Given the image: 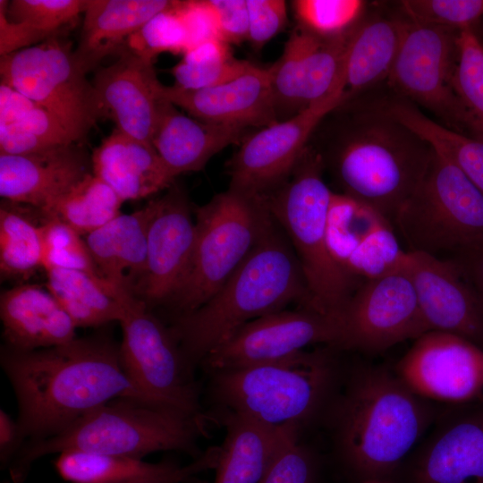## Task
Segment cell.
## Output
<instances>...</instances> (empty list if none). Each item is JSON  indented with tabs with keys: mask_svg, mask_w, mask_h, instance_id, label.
Returning <instances> with one entry per match:
<instances>
[{
	"mask_svg": "<svg viewBox=\"0 0 483 483\" xmlns=\"http://www.w3.org/2000/svg\"><path fill=\"white\" fill-rule=\"evenodd\" d=\"M309 144L340 191L392 225L423 178L433 148L386 108L382 97L360 96L335 108ZM394 226V225H393Z\"/></svg>",
	"mask_w": 483,
	"mask_h": 483,
	"instance_id": "6da1fadb",
	"label": "cell"
},
{
	"mask_svg": "<svg viewBox=\"0 0 483 483\" xmlns=\"http://www.w3.org/2000/svg\"><path fill=\"white\" fill-rule=\"evenodd\" d=\"M0 365L13 389L26 441L53 436L116 398L154 405L124 374L119 345L104 335L30 352L4 346Z\"/></svg>",
	"mask_w": 483,
	"mask_h": 483,
	"instance_id": "7a4b0ae2",
	"label": "cell"
},
{
	"mask_svg": "<svg viewBox=\"0 0 483 483\" xmlns=\"http://www.w3.org/2000/svg\"><path fill=\"white\" fill-rule=\"evenodd\" d=\"M434 412L386 369H354L326 418L343 468L361 483L393 475L407 461Z\"/></svg>",
	"mask_w": 483,
	"mask_h": 483,
	"instance_id": "3957f363",
	"label": "cell"
},
{
	"mask_svg": "<svg viewBox=\"0 0 483 483\" xmlns=\"http://www.w3.org/2000/svg\"><path fill=\"white\" fill-rule=\"evenodd\" d=\"M293 302L314 309L298 258L272 216L224 285L197 309L175 317L170 329L196 368L241 326Z\"/></svg>",
	"mask_w": 483,
	"mask_h": 483,
	"instance_id": "277c9868",
	"label": "cell"
},
{
	"mask_svg": "<svg viewBox=\"0 0 483 483\" xmlns=\"http://www.w3.org/2000/svg\"><path fill=\"white\" fill-rule=\"evenodd\" d=\"M335 347L210 373L209 396L223 411L302 431L326 417L341 386Z\"/></svg>",
	"mask_w": 483,
	"mask_h": 483,
	"instance_id": "5b68a950",
	"label": "cell"
},
{
	"mask_svg": "<svg viewBox=\"0 0 483 483\" xmlns=\"http://www.w3.org/2000/svg\"><path fill=\"white\" fill-rule=\"evenodd\" d=\"M204 424L139 399H114L75 420L60 433L26 441L8 466L11 481L22 483L40 458L65 452L142 459L161 451H179L193 459Z\"/></svg>",
	"mask_w": 483,
	"mask_h": 483,
	"instance_id": "8992f818",
	"label": "cell"
},
{
	"mask_svg": "<svg viewBox=\"0 0 483 483\" xmlns=\"http://www.w3.org/2000/svg\"><path fill=\"white\" fill-rule=\"evenodd\" d=\"M320 155L307 146L289 178L263 196L300 262L314 309L340 317L362 284L333 258L327 242V214L333 191L324 179Z\"/></svg>",
	"mask_w": 483,
	"mask_h": 483,
	"instance_id": "52a82bcc",
	"label": "cell"
},
{
	"mask_svg": "<svg viewBox=\"0 0 483 483\" xmlns=\"http://www.w3.org/2000/svg\"><path fill=\"white\" fill-rule=\"evenodd\" d=\"M272 220L263 196L228 188L196 211L187 275L169 301L176 316L206 303L250 252Z\"/></svg>",
	"mask_w": 483,
	"mask_h": 483,
	"instance_id": "ba28073f",
	"label": "cell"
},
{
	"mask_svg": "<svg viewBox=\"0 0 483 483\" xmlns=\"http://www.w3.org/2000/svg\"><path fill=\"white\" fill-rule=\"evenodd\" d=\"M393 225L408 251L450 258L483 242V191L433 149L423 178Z\"/></svg>",
	"mask_w": 483,
	"mask_h": 483,
	"instance_id": "9c48e42d",
	"label": "cell"
},
{
	"mask_svg": "<svg viewBox=\"0 0 483 483\" xmlns=\"http://www.w3.org/2000/svg\"><path fill=\"white\" fill-rule=\"evenodd\" d=\"M124 314L119 322L122 369L129 380L157 407L204 424L199 386L170 327L129 291L122 294Z\"/></svg>",
	"mask_w": 483,
	"mask_h": 483,
	"instance_id": "30bf717a",
	"label": "cell"
},
{
	"mask_svg": "<svg viewBox=\"0 0 483 483\" xmlns=\"http://www.w3.org/2000/svg\"><path fill=\"white\" fill-rule=\"evenodd\" d=\"M0 74L2 83L55 114L80 143L103 117L92 82L58 36L2 55Z\"/></svg>",
	"mask_w": 483,
	"mask_h": 483,
	"instance_id": "8fae6325",
	"label": "cell"
},
{
	"mask_svg": "<svg viewBox=\"0 0 483 483\" xmlns=\"http://www.w3.org/2000/svg\"><path fill=\"white\" fill-rule=\"evenodd\" d=\"M457 34L458 30L450 28L406 20L387 78L394 93L430 111L443 125L456 131L472 130L453 87Z\"/></svg>",
	"mask_w": 483,
	"mask_h": 483,
	"instance_id": "7c38bea8",
	"label": "cell"
},
{
	"mask_svg": "<svg viewBox=\"0 0 483 483\" xmlns=\"http://www.w3.org/2000/svg\"><path fill=\"white\" fill-rule=\"evenodd\" d=\"M340 326L339 349L364 352H379L428 332L404 267L363 282L346 304Z\"/></svg>",
	"mask_w": 483,
	"mask_h": 483,
	"instance_id": "4fadbf2b",
	"label": "cell"
},
{
	"mask_svg": "<svg viewBox=\"0 0 483 483\" xmlns=\"http://www.w3.org/2000/svg\"><path fill=\"white\" fill-rule=\"evenodd\" d=\"M345 93L335 92L292 116L247 134L226 168L229 188L266 196L291 175L318 125L346 102Z\"/></svg>",
	"mask_w": 483,
	"mask_h": 483,
	"instance_id": "5bb4252c",
	"label": "cell"
},
{
	"mask_svg": "<svg viewBox=\"0 0 483 483\" xmlns=\"http://www.w3.org/2000/svg\"><path fill=\"white\" fill-rule=\"evenodd\" d=\"M340 340L337 318L303 307L283 309L241 326L201 364L209 373L240 369L281 360L317 343L339 349Z\"/></svg>",
	"mask_w": 483,
	"mask_h": 483,
	"instance_id": "9a60e30c",
	"label": "cell"
},
{
	"mask_svg": "<svg viewBox=\"0 0 483 483\" xmlns=\"http://www.w3.org/2000/svg\"><path fill=\"white\" fill-rule=\"evenodd\" d=\"M395 374L426 400L468 403L483 396V349L453 334L428 331L415 339Z\"/></svg>",
	"mask_w": 483,
	"mask_h": 483,
	"instance_id": "2e32d148",
	"label": "cell"
},
{
	"mask_svg": "<svg viewBox=\"0 0 483 483\" xmlns=\"http://www.w3.org/2000/svg\"><path fill=\"white\" fill-rule=\"evenodd\" d=\"M349 32L322 38L296 24L281 56L268 67L278 121L343 92L338 80Z\"/></svg>",
	"mask_w": 483,
	"mask_h": 483,
	"instance_id": "e0dca14e",
	"label": "cell"
},
{
	"mask_svg": "<svg viewBox=\"0 0 483 483\" xmlns=\"http://www.w3.org/2000/svg\"><path fill=\"white\" fill-rule=\"evenodd\" d=\"M453 406L412 454L408 483H483V396Z\"/></svg>",
	"mask_w": 483,
	"mask_h": 483,
	"instance_id": "ac0fdd59",
	"label": "cell"
},
{
	"mask_svg": "<svg viewBox=\"0 0 483 483\" xmlns=\"http://www.w3.org/2000/svg\"><path fill=\"white\" fill-rule=\"evenodd\" d=\"M404 267L428 331L453 334L483 349V305L457 266L407 250Z\"/></svg>",
	"mask_w": 483,
	"mask_h": 483,
	"instance_id": "d6986e66",
	"label": "cell"
},
{
	"mask_svg": "<svg viewBox=\"0 0 483 483\" xmlns=\"http://www.w3.org/2000/svg\"><path fill=\"white\" fill-rule=\"evenodd\" d=\"M154 202L147 268L137 286L148 306L169 302L177 292L187 275L196 238V224L182 191L173 188Z\"/></svg>",
	"mask_w": 483,
	"mask_h": 483,
	"instance_id": "ffe728a7",
	"label": "cell"
},
{
	"mask_svg": "<svg viewBox=\"0 0 483 483\" xmlns=\"http://www.w3.org/2000/svg\"><path fill=\"white\" fill-rule=\"evenodd\" d=\"M92 84L102 116L122 133L151 144L162 98L153 61L124 48L115 62L97 69Z\"/></svg>",
	"mask_w": 483,
	"mask_h": 483,
	"instance_id": "44dd1931",
	"label": "cell"
},
{
	"mask_svg": "<svg viewBox=\"0 0 483 483\" xmlns=\"http://www.w3.org/2000/svg\"><path fill=\"white\" fill-rule=\"evenodd\" d=\"M160 96L189 115L212 123L264 128L279 122L268 68L252 64L227 82L200 89L160 85Z\"/></svg>",
	"mask_w": 483,
	"mask_h": 483,
	"instance_id": "7402d4cb",
	"label": "cell"
},
{
	"mask_svg": "<svg viewBox=\"0 0 483 483\" xmlns=\"http://www.w3.org/2000/svg\"><path fill=\"white\" fill-rule=\"evenodd\" d=\"M90 167L78 144L27 155L0 154V195L42 211L92 173Z\"/></svg>",
	"mask_w": 483,
	"mask_h": 483,
	"instance_id": "603a6c76",
	"label": "cell"
},
{
	"mask_svg": "<svg viewBox=\"0 0 483 483\" xmlns=\"http://www.w3.org/2000/svg\"><path fill=\"white\" fill-rule=\"evenodd\" d=\"M247 130L196 119L162 97L151 144L174 176L201 170L211 157L240 144Z\"/></svg>",
	"mask_w": 483,
	"mask_h": 483,
	"instance_id": "cb8c5ba5",
	"label": "cell"
},
{
	"mask_svg": "<svg viewBox=\"0 0 483 483\" xmlns=\"http://www.w3.org/2000/svg\"><path fill=\"white\" fill-rule=\"evenodd\" d=\"M6 347L30 352L66 344L76 338L74 322L47 289L15 286L0 296Z\"/></svg>",
	"mask_w": 483,
	"mask_h": 483,
	"instance_id": "d4e9b609",
	"label": "cell"
},
{
	"mask_svg": "<svg viewBox=\"0 0 483 483\" xmlns=\"http://www.w3.org/2000/svg\"><path fill=\"white\" fill-rule=\"evenodd\" d=\"M218 447H212L187 465L173 460L142 459L65 452L55 462L57 473L72 483H187L197 474L215 469Z\"/></svg>",
	"mask_w": 483,
	"mask_h": 483,
	"instance_id": "484cf974",
	"label": "cell"
},
{
	"mask_svg": "<svg viewBox=\"0 0 483 483\" xmlns=\"http://www.w3.org/2000/svg\"><path fill=\"white\" fill-rule=\"evenodd\" d=\"M92 173L123 200H137L171 187L175 177L150 143L115 128L93 150Z\"/></svg>",
	"mask_w": 483,
	"mask_h": 483,
	"instance_id": "4316f807",
	"label": "cell"
},
{
	"mask_svg": "<svg viewBox=\"0 0 483 483\" xmlns=\"http://www.w3.org/2000/svg\"><path fill=\"white\" fill-rule=\"evenodd\" d=\"M171 0H89L74 56L88 73L104 58L119 55L131 36L157 13L172 7Z\"/></svg>",
	"mask_w": 483,
	"mask_h": 483,
	"instance_id": "83f0119b",
	"label": "cell"
},
{
	"mask_svg": "<svg viewBox=\"0 0 483 483\" xmlns=\"http://www.w3.org/2000/svg\"><path fill=\"white\" fill-rule=\"evenodd\" d=\"M406 20L373 16L350 30L338 87L353 99L388 78L403 35Z\"/></svg>",
	"mask_w": 483,
	"mask_h": 483,
	"instance_id": "f1b7e54d",
	"label": "cell"
},
{
	"mask_svg": "<svg viewBox=\"0 0 483 483\" xmlns=\"http://www.w3.org/2000/svg\"><path fill=\"white\" fill-rule=\"evenodd\" d=\"M154 199L131 214L115 218L86 235L85 241L102 276L119 289L132 292L147 268L148 234ZM133 293V292H132Z\"/></svg>",
	"mask_w": 483,
	"mask_h": 483,
	"instance_id": "f546056e",
	"label": "cell"
},
{
	"mask_svg": "<svg viewBox=\"0 0 483 483\" xmlns=\"http://www.w3.org/2000/svg\"><path fill=\"white\" fill-rule=\"evenodd\" d=\"M225 436L219 447L214 483H258L294 432L293 426L273 427L224 411Z\"/></svg>",
	"mask_w": 483,
	"mask_h": 483,
	"instance_id": "4dcf8cb0",
	"label": "cell"
},
{
	"mask_svg": "<svg viewBox=\"0 0 483 483\" xmlns=\"http://www.w3.org/2000/svg\"><path fill=\"white\" fill-rule=\"evenodd\" d=\"M45 271L47 289L77 327L100 326L123 318L124 289L83 271L56 267Z\"/></svg>",
	"mask_w": 483,
	"mask_h": 483,
	"instance_id": "1f68e13d",
	"label": "cell"
},
{
	"mask_svg": "<svg viewBox=\"0 0 483 483\" xmlns=\"http://www.w3.org/2000/svg\"><path fill=\"white\" fill-rule=\"evenodd\" d=\"M388 112L432 148L455 165L483 191V140L473 139L428 118L419 106L396 95L382 97Z\"/></svg>",
	"mask_w": 483,
	"mask_h": 483,
	"instance_id": "d6a6232c",
	"label": "cell"
},
{
	"mask_svg": "<svg viewBox=\"0 0 483 483\" xmlns=\"http://www.w3.org/2000/svg\"><path fill=\"white\" fill-rule=\"evenodd\" d=\"M124 201L93 173L40 211L67 224L81 235L99 229L121 214Z\"/></svg>",
	"mask_w": 483,
	"mask_h": 483,
	"instance_id": "836d02e7",
	"label": "cell"
},
{
	"mask_svg": "<svg viewBox=\"0 0 483 483\" xmlns=\"http://www.w3.org/2000/svg\"><path fill=\"white\" fill-rule=\"evenodd\" d=\"M0 123L15 127L28 140L31 154L80 143L55 114L2 82Z\"/></svg>",
	"mask_w": 483,
	"mask_h": 483,
	"instance_id": "e575fe53",
	"label": "cell"
},
{
	"mask_svg": "<svg viewBox=\"0 0 483 483\" xmlns=\"http://www.w3.org/2000/svg\"><path fill=\"white\" fill-rule=\"evenodd\" d=\"M252 64L236 58L227 43L213 40L189 49L171 69V73L174 86L183 89H200L235 79Z\"/></svg>",
	"mask_w": 483,
	"mask_h": 483,
	"instance_id": "d590c367",
	"label": "cell"
},
{
	"mask_svg": "<svg viewBox=\"0 0 483 483\" xmlns=\"http://www.w3.org/2000/svg\"><path fill=\"white\" fill-rule=\"evenodd\" d=\"M9 204L0 208V271L4 277L25 278L42 267L41 228Z\"/></svg>",
	"mask_w": 483,
	"mask_h": 483,
	"instance_id": "8d00e7d4",
	"label": "cell"
},
{
	"mask_svg": "<svg viewBox=\"0 0 483 483\" xmlns=\"http://www.w3.org/2000/svg\"><path fill=\"white\" fill-rule=\"evenodd\" d=\"M386 222L389 221L367 205L333 191L327 214V242L338 265L345 270V264L354 250Z\"/></svg>",
	"mask_w": 483,
	"mask_h": 483,
	"instance_id": "74e56055",
	"label": "cell"
},
{
	"mask_svg": "<svg viewBox=\"0 0 483 483\" xmlns=\"http://www.w3.org/2000/svg\"><path fill=\"white\" fill-rule=\"evenodd\" d=\"M453 90L464 107L471 129L483 140V45L473 26L458 30Z\"/></svg>",
	"mask_w": 483,
	"mask_h": 483,
	"instance_id": "f35d334b",
	"label": "cell"
},
{
	"mask_svg": "<svg viewBox=\"0 0 483 483\" xmlns=\"http://www.w3.org/2000/svg\"><path fill=\"white\" fill-rule=\"evenodd\" d=\"M406 255L393 225L386 222L361 242L344 267L349 275L363 283L400 270L404 267Z\"/></svg>",
	"mask_w": 483,
	"mask_h": 483,
	"instance_id": "ab89813d",
	"label": "cell"
},
{
	"mask_svg": "<svg viewBox=\"0 0 483 483\" xmlns=\"http://www.w3.org/2000/svg\"><path fill=\"white\" fill-rule=\"evenodd\" d=\"M40 228L44 270L53 267L78 270L104 278L94 262L86 241L77 231L55 218H46Z\"/></svg>",
	"mask_w": 483,
	"mask_h": 483,
	"instance_id": "60d3db41",
	"label": "cell"
},
{
	"mask_svg": "<svg viewBox=\"0 0 483 483\" xmlns=\"http://www.w3.org/2000/svg\"><path fill=\"white\" fill-rule=\"evenodd\" d=\"M297 24L322 38L349 32L361 18L365 2L360 0H295Z\"/></svg>",
	"mask_w": 483,
	"mask_h": 483,
	"instance_id": "b9f144b4",
	"label": "cell"
},
{
	"mask_svg": "<svg viewBox=\"0 0 483 483\" xmlns=\"http://www.w3.org/2000/svg\"><path fill=\"white\" fill-rule=\"evenodd\" d=\"M174 4L150 19L129 38L125 48L149 60L163 53L183 55L190 49L188 35Z\"/></svg>",
	"mask_w": 483,
	"mask_h": 483,
	"instance_id": "7bdbcfd3",
	"label": "cell"
},
{
	"mask_svg": "<svg viewBox=\"0 0 483 483\" xmlns=\"http://www.w3.org/2000/svg\"><path fill=\"white\" fill-rule=\"evenodd\" d=\"M88 3L89 0H13L8 1L6 17L53 38L84 13Z\"/></svg>",
	"mask_w": 483,
	"mask_h": 483,
	"instance_id": "ee69618b",
	"label": "cell"
},
{
	"mask_svg": "<svg viewBox=\"0 0 483 483\" xmlns=\"http://www.w3.org/2000/svg\"><path fill=\"white\" fill-rule=\"evenodd\" d=\"M400 4L413 21L456 30L483 18V0H405Z\"/></svg>",
	"mask_w": 483,
	"mask_h": 483,
	"instance_id": "f6af8a7d",
	"label": "cell"
},
{
	"mask_svg": "<svg viewBox=\"0 0 483 483\" xmlns=\"http://www.w3.org/2000/svg\"><path fill=\"white\" fill-rule=\"evenodd\" d=\"M300 436L288 437L258 483H318V458Z\"/></svg>",
	"mask_w": 483,
	"mask_h": 483,
	"instance_id": "bcb514c9",
	"label": "cell"
},
{
	"mask_svg": "<svg viewBox=\"0 0 483 483\" xmlns=\"http://www.w3.org/2000/svg\"><path fill=\"white\" fill-rule=\"evenodd\" d=\"M249 39L255 50H260L285 27L286 2L283 0H247Z\"/></svg>",
	"mask_w": 483,
	"mask_h": 483,
	"instance_id": "7dc6e473",
	"label": "cell"
},
{
	"mask_svg": "<svg viewBox=\"0 0 483 483\" xmlns=\"http://www.w3.org/2000/svg\"><path fill=\"white\" fill-rule=\"evenodd\" d=\"M176 10L185 27L190 49L206 42L222 40L209 0L178 1Z\"/></svg>",
	"mask_w": 483,
	"mask_h": 483,
	"instance_id": "c3c4849f",
	"label": "cell"
},
{
	"mask_svg": "<svg viewBox=\"0 0 483 483\" xmlns=\"http://www.w3.org/2000/svg\"><path fill=\"white\" fill-rule=\"evenodd\" d=\"M218 23L221 39L241 44L249 39V11L247 0H209Z\"/></svg>",
	"mask_w": 483,
	"mask_h": 483,
	"instance_id": "681fc988",
	"label": "cell"
},
{
	"mask_svg": "<svg viewBox=\"0 0 483 483\" xmlns=\"http://www.w3.org/2000/svg\"><path fill=\"white\" fill-rule=\"evenodd\" d=\"M8 1H0V55L35 46L49 38L45 33L21 22L10 21L6 17Z\"/></svg>",
	"mask_w": 483,
	"mask_h": 483,
	"instance_id": "f907efd6",
	"label": "cell"
},
{
	"mask_svg": "<svg viewBox=\"0 0 483 483\" xmlns=\"http://www.w3.org/2000/svg\"><path fill=\"white\" fill-rule=\"evenodd\" d=\"M451 259L483 305V242L455 254Z\"/></svg>",
	"mask_w": 483,
	"mask_h": 483,
	"instance_id": "816d5d0a",
	"label": "cell"
},
{
	"mask_svg": "<svg viewBox=\"0 0 483 483\" xmlns=\"http://www.w3.org/2000/svg\"><path fill=\"white\" fill-rule=\"evenodd\" d=\"M26 442L16 419L1 409L0 411V462L8 468Z\"/></svg>",
	"mask_w": 483,
	"mask_h": 483,
	"instance_id": "f5cc1de1",
	"label": "cell"
},
{
	"mask_svg": "<svg viewBox=\"0 0 483 483\" xmlns=\"http://www.w3.org/2000/svg\"><path fill=\"white\" fill-rule=\"evenodd\" d=\"M480 20H482V23H481V36H482V39H480L479 38V40L481 41V43H482V45H483V18L480 19Z\"/></svg>",
	"mask_w": 483,
	"mask_h": 483,
	"instance_id": "db71d44e",
	"label": "cell"
},
{
	"mask_svg": "<svg viewBox=\"0 0 483 483\" xmlns=\"http://www.w3.org/2000/svg\"><path fill=\"white\" fill-rule=\"evenodd\" d=\"M365 483H380L379 481H369V482H365Z\"/></svg>",
	"mask_w": 483,
	"mask_h": 483,
	"instance_id": "11a10c76",
	"label": "cell"
},
{
	"mask_svg": "<svg viewBox=\"0 0 483 483\" xmlns=\"http://www.w3.org/2000/svg\"><path fill=\"white\" fill-rule=\"evenodd\" d=\"M4 483H13V482L10 480V481H5V482H4Z\"/></svg>",
	"mask_w": 483,
	"mask_h": 483,
	"instance_id": "9f6ffc18",
	"label": "cell"
}]
</instances>
